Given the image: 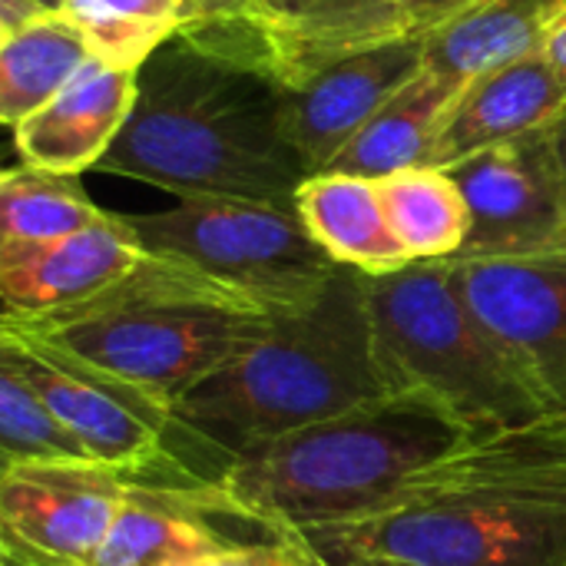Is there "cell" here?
<instances>
[{
	"label": "cell",
	"instance_id": "cell-33",
	"mask_svg": "<svg viewBox=\"0 0 566 566\" xmlns=\"http://www.w3.org/2000/svg\"><path fill=\"white\" fill-rule=\"evenodd\" d=\"M3 566H27V564H20V560H13V557H7V554H3Z\"/></svg>",
	"mask_w": 566,
	"mask_h": 566
},
{
	"label": "cell",
	"instance_id": "cell-19",
	"mask_svg": "<svg viewBox=\"0 0 566 566\" xmlns=\"http://www.w3.org/2000/svg\"><path fill=\"white\" fill-rule=\"evenodd\" d=\"M564 17L566 0H484L421 40L424 70L464 86L494 66L541 53Z\"/></svg>",
	"mask_w": 566,
	"mask_h": 566
},
{
	"label": "cell",
	"instance_id": "cell-9",
	"mask_svg": "<svg viewBox=\"0 0 566 566\" xmlns=\"http://www.w3.org/2000/svg\"><path fill=\"white\" fill-rule=\"evenodd\" d=\"M454 289L534 391L566 411V252L448 259Z\"/></svg>",
	"mask_w": 566,
	"mask_h": 566
},
{
	"label": "cell",
	"instance_id": "cell-22",
	"mask_svg": "<svg viewBox=\"0 0 566 566\" xmlns=\"http://www.w3.org/2000/svg\"><path fill=\"white\" fill-rule=\"evenodd\" d=\"M378 189L388 222L415 262L461 255L471 232V212L458 179L448 169H405L378 179Z\"/></svg>",
	"mask_w": 566,
	"mask_h": 566
},
{
	"label": "cell",
	"instance_id": "cell-28",
	"mask_svg": "<svg viewBox=\"0 0 566 566\" xmlns=\"http://www.w3.org/2000/svg\"><path fill=\"white\" fill-rule=\"evenodd\" d=\"M56 10L36 3V0H0V36L17 33L23 27H33L46 17H53Z\"/></svg>",
	"mask_w": 566,
	"mask_h": 566
},
{
	"label": "cell",
	"instance_id": "cell-29",
	"mask_svg": "<svg viewBox=\"0 0 566 566\" xmlns=\"http://www.w3.org/2000/svg\"><path fill=\"white\" fill-rule=\"evenodd\" d=\"M541 53L547 56V63L557 70V76L566 83V17L551 30V36H547V43H544Z\"/></svg>",
	"mask_w": 566,
	"mask_h": 566
},
{
	"label": "cell",
	"instance_id": "cell-17",
	"mask_svg": "<svg viewBox=\"0 0 566 566\" xmlns=\"http://www.w3.org/2000/svg\"><path fill=\"white\" fill-rule=\"evenodd\" d=\"M136 90L139 73L116 70L93 56L66 90L13 126L20 163L63 176L96 169L119 139L136 106Z\"/></svg>",
	"mask_w": 566,
	"mask_h": 566
},
{
	"label": "cell",
	"instance_id": "cell-5",
	"mask_svg": "<svg viewBox=\"0 0 566 566\" xmlns=\"http://www.w3.org/2000/svg\"><path fill=\"white\" fill-rule=\"evenodd\" d=\"M272 318L192 265L146 252L126 279L96 298L40 322L0 318V328L53 345L169 411L255 345Z\"/></svg>",
	"mask_w": 566,
	"mask_h": 566
},
{
	"label": "cell",
	"instance_id": "cell-21",
	"mask_svg": "<svg viewBox=\"0 0 566 566\" xmlns=\"http://www.w3.org/2000/svg\"><path fill=\"white\" fill-rule=\"evenodd\" d=\"M93 60L86 36L66 13L0 36V119L7 129L43 109Z\"/></svg>",
	"mask_w": 566,
	"mask_h": 566
},
{
	"label": "cell",
	"instance_id": "cell-10",
	"mask_svg": "<svg viewBox=\"0 0 566 566\" xmlns=\"http://www.w3.org/2000/svg\"><path fill=\"white\" fill-rule=\"evenodd\" d=\"M0 365L43 398L96 464L146 474L169 458V411L143 391L7 328H0Z\"/></svg>",
	"mask_w": 566,
	"mask_h": 566
},
{
	"label": "cell",
	"instance_id": "cell-23",
	"mask_svg": "<svg viewBox=\"0 0 566 566\" xmlns=\"http://www.w3.org/2000/svg\"><path fill=\"white\" fill-rule=\"evenodd\" d=\"M99 209L83 189L80 176L46 172L33 166H10L0 176V242L33 245L56 242L99 222Z\"/></svg>",
	"mask_w": 566,
	"mask_h": 566
},
{
	"label": "cell",
	"instance_id": "cell-16",
	"mask_svg": "<svg viewBox=\"0 0 566 566\" xmlns=\"http://www.w3.org/2000/svg\"><path fill=\"white\" fill-rule=\"evenodd\" d=\"M566 116V83L544 53L494 66L461 86L434 143L431 166L451 169L484 149L541 133Z\"/></svg>",
	"mask_w": 566,
	"mask_h": 566
},
{
	"label": "cell",
	"instance_id": "cell-6",
	"mask_svg": "<svg viewBox=\"0 0 566 566\" xmlns=\"http://www.w3.org/2000/svg\"><path fill=\"white\" fill-rule=\"evenodd\" d=\"M365 292L388 395H424L484 438L557 415L474 322L448 259L365 275Z\"/></svg>",
	"mask_w": 566,
	"mask_h": 566
},
{
	"label": "cell",
	"instance_id": "cell-3",
	"mask_svg": "<svg viewBox=\"0 0 566 566\" xmlns=\"http://www.w3.org/2000/svg\"><path fill=\"white\" fill-rule=\"evenodd\" d=\"M96 172L179 199H249L295 209L305 163L279 126V86L169 40L139 70L136 106Z\"/></svg>",
	"mask_w": 566,
	"mask_h": 566
},
{
	"label": "cell",
	"instance_id": "cell-14",
	"mask_svg": "<svg viewBox=\"0 0 566 566\" xmlns=\"http://www.w3.org/2000/svg\"><path fill=\"white\" fill-rule=\"evenodd\" d=\"M143 255V245L126 229L119 212H106L90 229L56 242H0L3 322H40L63 315L126 279Z\"/></svg>",
	"mask_w": 566,
	"mask_h": 566
},
{
	"label": "cell",
	"instance_id": "cell-7",
	"mask_svg": "<svg viewBox=\"0 0 566 566\" xmlns=\"http://www.w3.org/2000/svg\"><path fill=\"white\" fill-rule=\"evenodd\" d=\"M143 252L176 259L269 315L305 308L342 269L295 209L249 199H179L163 212H119Z\"/></svg>",
	"mask_w": 566,
	"mask_h": 566
},
{
	"label": "cell",
	"instance_id": "cell-8",
	"mask_svg": "<svg viewBox=\"0 0 566 566\" xmlns=\"http://www.w3.org/2000/svg\"><path fill=\"white\" fill-rule=\"evenodd\" d=\"M179 40L298 90L355 53L415 36L398 0H206Z\"/></svg>",
	"mask_w": 566,
	"mask_h": 566
},
{
	"label": "cell",
	"instance_id": "cell-13",
	"mask_svg": "<svg viewBox=\"0 0 566 566\" xmlns=\"http://www.w3.org/2000/svg\"><path fill=\"white\" fill-rule=\"evenodd\" d=\"M424 70L421 40L355 53L298 90H279V126L308 176L325 172L358 129Z\"/></svg>",
	"mask_w": 566,
	"mask_h": 566
},
{
	"label": "cell",
	"instance_id": "cell-31",
	"mask_svg": "<svg viewBox=\"0 0 566 566\" xmlns=\"http://www.w3.org/2000/svg\"><path fill=\"white\" fill-rule=\"evenodd\" d=\"M36 3H43V7H50L56 13H63V7H66V0H36Z\"/></svg>",
	"mask_w": 566,
	"mask_h": 566
},
{
	"label": "cell",
	"instance_id": "cell-32",
	"mask_svg": "<svg viewBox=\"0 0 566 566\" xmlns=\"http://www.w3.org/2000/svg\"><path fill=\"white\" fill-rule=\"evenodd\" d=\"M202 3H206V0H189V17H192V13H196V10H199ZM189 17H186V20H189Z\"/></svg>",
	"mask_w": 566,
	"mask_h": 566
},
{
	"label": "cell",
	"instance_id": "cell-1",
	"mask_svg": "<svg viewBox=\"0 0 566 566\" xmlns=\"http://www.w3.org/2000/svg\"><path fill=\"white\" fill-rule=\"evenodd\" d=\"M279 537L325 566H566V411L474 441L358 521Z\"/></svg>",
	"mask_w": 566,
	"mask_h": 566
},
{
	"label": "cell",
	"instance_id": "cell-12",
	"mask_svg": "<svg viewBox=\"0 0 566 566\" xmlns=\"http://www.w3.org/2000/svg\"><path fill=\"white\" fill-rule=\"evenodd\" d=\"M471 212L458 259L566 252V182L557 123L524 139L484 149L448 169Z\"/></svg>",
	"mask_w": 566,
	"mask_h": 566
},
{
	"label": "cell",
	"instance_id": "cell-34",
	"mask_svg": "<svg viewBox=\"0 0 566 566\" xmlns=\"http://www.w3.org/2000/svg\"><path fill=\"white\" fill-rule=\"evenodd\" d=\"M318 566H325V564H318Z\"/></svg>",
	"mask_w": 566,
	"mask_h": 566
},
{
	"label": "cell",
	"instance_id": "cell-15",
	"mask_svg": "<svg viewBox=\"0 0 566 566\" xmlns=\"http://www.w3.org/2000/svg\"><path fill=\"white\" fill-rule=\"evenodd\" d=\"M216 517L242 521L216 484L136 474L90 566H189L242 544L219 531Z\"/></svg>",
	"mask_w": 566,
	"mask_h": 566
},
{
	"label": "cell",
	"instance_id": "cell-4",
	"mask_svg": "<svg viewBox=\"0 0 566 566\" xmlns=\"http://www.w3.org/2000/svg\"><path fill=\"white\" fill-rule=\"evenodd\" d=\"M481 438L424 395H385L242 454L216 488L245 524L295 534L378 511Z\"/></svg>",
	"mask_w": 566,
	"mask_h": 566
},
{
	"label": "cell",
	"instance_id": "cell-30",
	"mask_svg": "<svg viewBox=\"0 0 566 566\" xmlns=\"http://www.w3.org/2000/svg\"><path fill=\"white\" fill-rule=\"evenodd\" d=\"M557 153H560V166H564V182H566V116L557 123Z\"/></svg>",
	"mask_w": 566,
	"mask_h": 566
},
{
	"label": "cell",
	"instance_id": "cell-25",
	"mask_svg": "<svg viewBox=\"0 0 566 566\" xmlns=\"http://www.w3.org/2000/svg\"><path fill=\"white\" fill-rule=\"evenodd\" d=\"M0 461H93L70 428L43 405V398L7 365H0Z\"/></svg>",
	"mask_w": 566,
	"mask_h": 566
},
{
	"label": "cell",
	"instance_id": "cell-2",
	"mask_svg": "<svg viewBox=\"0 0 566 566\" xmlns=\"http://www.w3.org/2000/svg\"><path fill=\"white\" fill-rule=\"evenodd\" d=\"M365 275L342 265L298 312L169 408L166 451L192 481L216 484L242 454L385 398Z\"/></svg>",
	"mask_w": 566,
	"mask_h": 566
},
{
	"label": "cell",
	"instance_id": "cell-11",
	"mask_svg": "<svg viewBox=\"0 0 566 566\" xmlns=\"http://www.w3.org/2000/svg\"><path fill=\"white\" fill-rule=\"evenodd\" d=\"M136 474L96 461L7 464L0 551L27 566H90Z\"/></svg>",
	"mask_w": 566,
	"mask_h": 566
},
{
	"label": "cell",
	"instance_id": "cell-27",
	"mask_svg": "<svg viewBox=\"0 0 566 566\" xmlns=\"http://www.w3.org/2000/svg\"><path fill=\"white\" fill-rule=\"evenodd\" d=\"M415 40H428L431 33L444 30L448 23L461 20L484 0H398Z\"/></svg>",
	"mask_w": 566,
	"mask_h": 566
},
{
	"label": "cell",
	"instance_id": "cell-26",
	"mask_svg": "<svg viewBox=\"0 0 566 566\" xmlns=\"http://www.w3.org/2000/svg\"><path fill=\"white\" fill-rule=\"evenodd\" d=\"M189 566H318V560L295 541L272 534L269 541H242L222 554Z\"/></svg>",
	"mask_w": 566,
	"mask_h": 566
},
{
	"label": "cell",
	"instance_id": "cell-18",
	"mask_svg": "<svg viewBox=\"0 0 566 566\" xmlns=\"http://www.w3.org/2000/svg\"><path fill=\"white\" fill-rule=\"evenodd\" d=\"M295 212L338 265L361 275H391L415 262L388 222L378 179L315 172L302 182Z\"/></svg>",
	"mask_w": 566,
	"mask_h": 566
},
{
	"label": "cell",
	"instance_id": "cell-20",
	"mask_svg": "<svg viewBox=\"0 0 566 566\" xmlns=\"http://www.w3.org/2000/svg\"><path fill=\"white\" fill-rule=\"evenodd\" d=\"M458 93V83L421 70L358 129V136L338 153V159L325 172L388 179L405 169L431 166L438 133Z\"/></svg>",
	"mask_w": 566,
	"mask_h": 566
},
{
	"label": "cell",
	"instance_id": "cell-24",
	"mask_svg": "<svg viewBox=\"0 0 566 566\" xmlns=\"http://www.w3.org/2000/svg\"><path fill=\"white\" fill-rule=\"evenodd\" d=\"M63 13L86 36L96 60L139 73L153 53L182 33L189 0H66Z\"/></svg>",
	"mask_w": 566,
	"mask_h": 566
}]
</instances>
